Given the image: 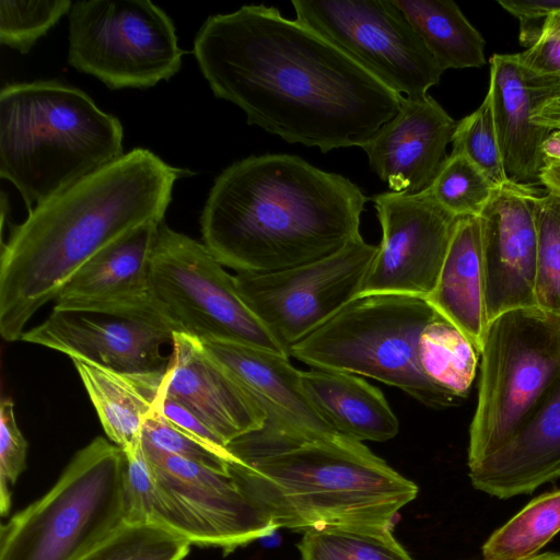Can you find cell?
Listing matches in <instances>:
<instances>
[{"mask_svg": "<svg viewBox=\"0 0 560 560\" xmlns=\"http://www.w3.org/2000/svg\"><path fill=\"white\" fill-rule=\"evenodd\" d=\"M545 159L560 161V131L551 132L541 145Z\"/></svg>", "mask_w": 560, "mask_h": 560, "instance_id": "60d3db41", "label": "cell"}, {"mask_svg": "<svg viewBox=\"0 0 560 560\" xmlns=\"http://www.w3.org/2000/svg\"><path fill=\"white\" fill-rule=\"evenodd\" d=\"M298 547L301 560H413L387 526L310 528Z\"/></svg>", "mask_w": 560, "mask_h": 560, "instance_id": "f1b7e54d", "label": "cell"}, {"mask_svg": "<svg viewBox=\"0 0 560 560\" xmlns=\"http://www.w3.org/2000/svg\"><path fill=\"white\" fill-rule=\"evenodd\" d=\"M529 560H560V552H542Z\"/></svg>", "mask_w": 560, "mask_h": 560, "instance_id": "b9f144b4", "label": "cell"}, {"mask_svg": "<svg viewBox=\"0 0 560 560\" xmlns=\"http://www.w3.org/2000/svg\"><path fill=\"white\" fill-rule=\"evenodd\" d=\"M488 92L509 179L540 184L541 145L551 132L560 131V79L532 71L520 54H495Z\"/></svg>", "mask_w": 560, "mask_h": 560, "instance_id": "2e32d148", "label": "cell"}, {"mask_svg": "<svg viewBox=\"0 0 560 560\" xmlns=\"http://www.w3.org/2000/svg\"><path fill=\"white\" fill-rule=\"evenodd\" d=\"M559 376V316L534 306L508 311L488 324L469 428L468 468L520 430Z\"/></svg>", "mask_w": 560, "mask_h": 560, "instance_id": "ba28073f", "label": "cell"}, {"mask_svg": "<svg viewBox=\"0 0 560 560\" xmlns=\"http://www.w3.org/2000/svg\"><path fill=\"white\" fill-rule=\"evenodd\" d=\"M159 406L160 401L144 421L143 444L215 470L229 471L230 464L224 458L174 428L164 419Z\"/></svg>", "mask_w": 560, "mask_h": 560, "instance_id": "e575fe53", "label": "cell"}, {"mask_svg": "<svg viewBox=\"0 0 560 560\" xmlns=\"http://www.w3.org/2000/svg\"><path fill=\"white\" fill-rule=\"evenodd\" d=\"M72 2L0 1V42L21 54H27L38 38L70 11Z\"/></svg>", "mask_w": 560, "mask_h": 560, "instance_id": "836d02e7", "label": "cell"}, {"mask_svg": "<svg viewBox=\"0 0 560 560\" xmlns=\"http://www.w3.org/2000/svg\"><path fill=\"white\" fill-rule=\"evenodd\" d=\"M539 182L547 191L560 195V161L545 159Z\"/></svg>", "mask_w": 560, "mask_h": 560, "instance_id": "ab89813d", "label": "cell"}, {"mask_svg": "<svg viewBox=\"0 0 560 560\" xmlns=\"http://www.w3.org/2000/svg\"><path fill=\"white\" fill-rule=\"evenodd\" d=\"M560 478V376L520 430L469 468L475 489L501 500Z\"/></svg>", "mask_w": 560, "mask_h": 560, "instance_id": "44dd1931", "label": "cell"}, {"mask_svg": "<svg viewBox=\"0 0 560 560\" xmlns=\"http://www.w3.org/2000/svg\"><path fill=\"white\" fill-rule=\"evenodd\" d=\"M439 314L425 299L402 294L360 295L289 351L311 368L374 378L422 405H457L432 385L417 360L422 329Z\"/></svg>", "mask_w": 560, "mask_h": 560, "instance_id": "8992f818", "label": "cell"}, {"mask_svg": "<svg viewBox=\"0 0 560 560\" xmlns=\"http://www.w3.org/2000/svg\"><path fill=\"white\" fill-rule=\"evenodd\" d=\"M520 22V42L526 49L540 37L547 20L560 12V0H498Z\"/></svg>", "mask_w": 560, "mask_h": 560, "instance_id": "74e56055", "label": "cell"}, {"mask_svg": "<svg viewBox=\"0 0 560 560\" xmlns=\"http://www.w3.org/2000/svg\"><path fill=\"white\" fill-rule=\"evenodd\" d=\"M161 222L142 224L95 254L65 284L55 306L121 308L156 304L151 254Z\"/></svg>", "mask_w": 560, "mask_h": 560, "instance_id": "7402d4cb", "label": "cell"}, {"mask_svg": "<svg viewBox=\"0 0 560 560\" xmlns=\"http://www.w3.org/2000/svg\"><path fill=\"white\" fill-rule=\"evenodd\" d=\"M200 341V340H199ZM203 349L252 395L266 416L260 442H292L338 433L306 394L290 357L229 341H200Z\"/></svg>", "mask_w": 560, "mask_h": 560, "instance_id": "ac0fdd59", "label": "cell"}, {"mask_svg": "<svg viewBox=\"0 0 560 560\" xmlns=\"http://www.w3.org/2000/svg\"><path fill=\"white\" fill-rule=\"evenodd\" d=\"M429 189L443 208L464 218L480 217L499 188L464 154L451 153Z\"/></svg>", "mask_w": 560, "mask_h": 560, "instance_id": "1f68e13d", "label": "cell"}, {"mask_svg": "<svg viewBox=\"0 0 560 560\" xmlns=\"http://www.w3.org/2000/svg\"><path fill=\"white\" fill-rule=\"evenodd\" d=\"M366 200L349 178L298 155H252L215 178L200 217L203 244L236 273L293 268L361 235Z\"/></svg>", "mask_w": 560, "mask_h": 560, "instance_id": "3957f363", "label": "cell"}, {"mask_svg": "<svg viewBox=\"0 0 560 560\" xmlns=\"http://www.w3.org/2000/svg\"><path fill=\"white\" fill-rule=\"evenodd\" d=\"M536 186L510 182L499 188L480 215L486 310L489 323L536 303Z\"/></svg>", "mask_w": 560, "mask_h": 560, "instance_id": "e0dca14e", "label": "cell"}, {"mask_svg": "<svg viewBox=\"0 0 560 560\" xmlns=\"http://www.w3.org/2000/svg\"><path fill=\"white\" fill-rule=\"evenodd\" d=\"M518 54L532 71L560 79V12L547 20L539 39Z\"/></svg>", "mask_w": 560, "mask_h": 560, "instance_id": "f35d334b", "label": "cell"}, {"mask_svg": "<svg viewBox=\"0 0 560 560\" xmlns=\"http://www.w3.org/2000/svg\"><path fill=\"white\" fill-rule=\"evenodd\" d=\"M124 129L82 90L56 80L0 92V176L28 212L119 159Z\"/></svg>", "mask_w": 560, "mask_h": 560, "instance_id": "5b68a950", "label": "cell"}, {"mask_svg": "<svg viewBox=\"0 0 560 560\" xmlns=\"http://www.w3.org/2000/svg\"><path fill=\"white\" fill-rule=\"evenodd\" d=\"M229 450L230 472L278 528L390 527L418 494L415 482L340 433L276 443L243 436Z\"/></svg>", "mask_w": 560, "mask_h": 560, "instance_id": "277c9868", "label": "cell"}, {"mask_svg": "<svg viewBox=\"0 0 560 560\" xmlns=\"http://www.w3.org/2000/svg\"><path fill=\"white\" fill-rule=\"evenodd\" d=\"M159 408L164 419L174 428L224 458L229 464L235 460L229 446L191 410L166 396L165 390Z\"/></svg>", "mask_w": 560, "mask_h": 560, "instance_id": "8d00e7d4", "label": "cell"}, {"mask_svg": "<svg viewBox=\"0 0 560 560\" xmlns=\"http://www.w3.org/2000/svg\"><path fill=\"white\" fill-rule=\"evenodd\" d=\"M190 545L163 526L122 521L78 560H184Z\"/></svg>", "mask_w": 560, "mask_h": 560, "instance_id": "f546056e", "label": "cell"}, {"mask_svg": "<svg viewBox=\"0 0 560 560\" xmlns=\"http://www.w3.org/2000/svg\"><path fill=\"white\" fill-rule=\"evenodd\" d=\"M419 35L435 62L448 69L486 63L481 34L451 0H393Z\"/></svg>", "mask_w": 560, "mask_h": 560, "instance_id": "484cf974", "label": "cell"}, {"mask_svg": "<svg viewBox=\"0 0 560 560\" xmlns=\"http://www.w3.org/2000/svg\"><path fill=\"white\" fill-rule=\"evenodd\" d=\"M425 300L480 353L489 324L480 217L458 220L435 287Z\"/></svg>", "mask_w": 560, "mask_h": 560, "instance_id": "603a6c76", "label": "cell"}, {"mask_svg": "<svg viewBox=\"0 0 560 560\" xmlns=\"http://www.w3.org/2000/svg\"><path fill=\"white\" fill-rule=\"evenodd\" d=\"M127 458L102 436L0 532V560H78L124 521Z\"/></svg>", "mask_w": 560, "mask_h": 560, "instance_id": "52a82bcc", "label": "cell"}, {"mask_svg": "<svg viewBox=\"0 0 560 560\" xmlns=\"http://www.w3.org/2000/svg\"><path fill=\"white\" fill-rule=\"evenodd\" d=\"M164 376L165 395L199 417L228 446L262 430L266 416L252 395L203 349L175 332Z\"/></svg>", "mask_w": 560, "mask_h": 560, "instance_id": "ffe728a7", "label": "cell"}, {"mask_svg": "<svg viewBox=\"0 0 560 560\" xmlns=\"http://www.w3.org/2000/svg\"><path fill=\"white\" fill-rule=\"evenodd\" d=\"M560 533V489L528 502L495 529L481 548L483 560H529Z\"/></svg>", "mask_w": 560, "mask_h": 560, "instance_id": "83f0119b", "label": "cell"}, {"mask_svg": "<svg viewBox=\"0 0 560 560\" xmlns=\"http://www.w3.org/2000/svg\"><path fill=\"white\" fill-rule=\"evenodd\" d=\"M451 153L464 154L497 188L511 182L503 164L489 92L476 110L457 121Z\"/></svg>", "mask_w": 560, "mask_h": 560, "instance_id": "d6a6232c", "label": "cell"}, {"mask_svg": "<svg viewBox=\"0 0 560 560\" xmlns=\"http://www.w3.org/2000/svg\"><path fill=\"white\" fill-rule=\"evenodd\" d=\"M175 325L159 304L142 307H57L21 340L120 372H163Z\"/></svg>", "mask_w": 560, "mask_h": 560, "instance_id": "5bb4252c", "label": "cell"}, {"mask_svg": "<svg viewBox=\"0 0 560 560\" xmlns=\"http://www.w3.org/2000/svg\"><path fill=\"white\" fill-rule=\"evenodd\" d=\"M194 55L214 96L240 107L248 125L323 153L362 148L404 98L319 34L265 4L209 16Z\"/></svg>", "mask_w": 560, "mask_h": 560, "instance_id": "6da1fadb", "label": "cell"}, {"mask_svg": "<svg viewBox=\"0 0 560 560\" xmlns=\"http://www.w3.org/2000/svg\"><path fill=\"white\" fill-rule=\"evenodd\" d=\"M142 450L177 533L191 544L231 552L278 529L230 470H215L143 443Z\"/></svg>", "mask_w": 560, "mask_h": 560, "instance_id": "4fadbf2b", "label": "cell"}, {"mask_svg": "<svg viewBox=\"0 0 560 560\" xmlns=\"http://www.w3.org/2000/svg\"><path fill=\"white\" fill-rule=\"evenodd\" d=\"M27 442L14 412V404L4 397L0 404V510L5 515L11 506V487L26 467Z\"/></svg>", "mask_w": 560, "mask_h": 560, "instance_id": "d590c367", "label": "cell"}, {"mask_svg": "<svg viewBox=\"0 0 560 560\" xmlns=\"http://www.w3.org/2000/svg\"><path fill=\"white\" fill-rule=\"evenodd\" d=\"M457 121L431 96L401 101L399 112L362 147L390 191L429 189L447 159Z\"/></svg>", "mask_w": 560, "mask_h": 560, "instance_id": "d6986e66", "label": "cell"}, {"mask_svg": "<svg viewBox=\"0 0 560 560\" xmlns=\"http://www.w3.org/2000/svg\"><path fill=\"white\" fill-rule=\"evenodd\" d=\"M153 296L175 325L200 341L288 352L242 299L235 277L203 243L159 224L151 254Z\"/></svg>", "mask_w": 560, "mask_h": 560, "instance_id": "9c48e42d", "label": "cell"}, {"mask_svg": "<svg viewBox=\"0 0 560 560\" xmlns=\"http://www.w3.org/2000/svg\"><path fill=\"white\" fill-rule=\"evenodd\" d=\"M296 20L389 90L428 96L444 71L393 0H292Z\"/></svg>", "mask_w": 560, "mask_h": 560, "instance_id": "8fae6325", "label": "cell"}, {"mask_svg": "<svg viewBox=\"0 0 560 560\" xmlns=\"http://www.w3.org/2000/svg\"><path fill=\"white\" fill-rule=\"evenodd\" d=\"M382 240L358 296L402 294L425 299L434 289L460 218L430 189L373 196Z\"/></svg>", "mask_w": 560, "mask_h": 560, "instance_id": "9a60e30c", "label": "cell"}, {"mask_svg": "<svg viewBox=\"0 0 560 560\" xmlns=\"http://www.w3.org/2000/svg\"><path fill=\"white\" fill-rule=\"evenodd\" d=\"M190 174L136 148L32 209L2 245V338L21 340L31 317L104 247L163 221L176 180Z\"/></svg>", "mask_w": 560, "mask_h": 560, "instance_id": "7a4b0ae2", "label": "cell"}, {"mask_svg": "<svg viewBox=\"0 0 560 560\" xmlns=\"http://www.w3.org/2000/svg\"><path fill=\"white\" fill-rule=\"evenodd\" d=\"M105 434L125 454L141 444L142 428L164 394L163 372H120L71 359Z\"/></svg>", "mask_w": 560, "mask_h": 560, "instance_id": "cb8c5ba5", "label": "cell"}, {"mask_svg": "<svg viewBox=\"0 0 560 560\" xmlns=\"http://www.w3.org/2000/svg\"><path fill=\"white\" fill-rule=\"evenodd\" d=\"M480 353L451 322L438 315L422 329L417 360L424 377L457 405L476 377Z\"/></svg>", "mask_w": 560, "mask_h": 560, "instance_id": "4316f807", "label": "cell"}, {"mask_svg": "<svg viewBox=\"0 0 560 560\" xmlns=\"http://www.w3.org/2000/svg\"><path fill=\"white\" fill-rule=\"evenodd\" d=\"M68 18V63L112 90L152 88L180 69L174 23L151 1H77Z\"/></svg>", "mask_w": 560, "mask_h": 560, "instance_id": "30bf717a", "label": "cell"}, {"mask_svg": "<svg viewBox=\"0 0 560 560\" xmlns=\"http://www.w3.org/2000/svg\"><path fill=\"white\" fill-rule=\"evenodd\" d=\"M537 230V306L560 317V195L546 190L534 199Z\"/></svg>", "mask_w": 560, "mask_h": 560, "instance_id": "4dcf8cb0", "label": "cell"}, {"mask_svg": "<svg viewBox=\"0 0 560 560\" xmlns=\"http://www.w3.org/2000/svg\"><path fill=\"white\" fill-rule=\"evenodd\" d=\"M301 377L310 399L338 433L359 442L397 435L399 422L383 393L359 376L310 368Z\"/></svg>", "mask_w": 560, "mask_h": 560, "instance_id": "d4e9b609", "label": "cell"}, {"mask_svg": "<svg viewBox=\"0 0 560 560\" xmlns=\"http://www.w3.org/2000/svg\"><path fill=\"white\" fill-rule=\"evenodd\" d=\"M377 252L361 235L324 258L268 273H236L238 292L288 352L355 299Z\"/></svg>", "mask_w": 560, "mask_h": 560, "instance_id": "7c38bea8", "label": "cell"}]
</instances>
